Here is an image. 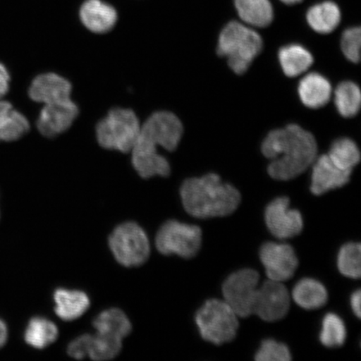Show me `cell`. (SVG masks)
<instances>
[{
  "instance_id": "9a60e30c",
  "label": "cell",
  "mask_w": 361,
  "mask_h": 361,
  "mask_svg": "<svg viewBox=\"0 0 361 361\" xmlns=\"http://www.w3.org/2000/svg\"><path fill=\"white\" fill-rule=\"evenodd\" d=\"M29 94L33 101L43 104L69 100L71 99V85L57 74H42L33 80Z\"/></svg>"
},
{
  "instance_id": "9c48e42d",
  "label": "cell",
  "mask_w": 361,
  "mask_h": 361,
  "mask_svg": "<svg viewBox=\"0 0 361 361\" xmlns=\"http://www.w3.org/2000/svg\"><path fill=\"white\" fill-rule=\"evenodd\" d=\"M259 274L245 269L238 271L226 279L223 286L224 301L241 318L252 314Z\"/></svg>"
},
{
  "instance_id": "484cf974",
  "label": "cell",
  "mask_w": 361,
  "mask_h": 361,
  "mask_svg": "<svg viewBox=\"0 0 361 361\" xmlns=\"http://www.w3.org/2000/svg\"><path fill=\"white\" fill-rule=\"evenodd\" d=\"M123 348V340L118 337L97 332L90 334L87 356L96 361L114 359Z\"/></svg>"
},
{
  "instance_id": "ba28073f",
  "label": "cell",
  "mask_w": 361,
  "mask_h": 361,
  "mask_svg": "<svg viewBox=\"0 0 361 361\" xmlns=\"http://www.w3.org/2000/svg\"><path fill=\"white\" fill-rule=\"evenodd\" d=\"M202 245V231L197 226L170 220L161 226L156 238L157 250L161 255H176L190 259L197 254Z\"/></svg>"
},
{
  "instance_id": "cb8c5ba5",
  "label": "cell",
  "mask_w": 361,
  "mask_h": 361,
  "mask_svg": "<svg viewBox=\"0 0 361 361\" xmlns=\"http://www.w3.org/2000/svg\"><path fill=\"white\" fill-rule=\"evenodd\" d=\"M341 13L340 8L333 2L316 4L307 13V20L316 32L329 34L340 24Z\"/></svg>"
},
{
  "instance_id": "30bf717a",
  "label": "cell",
  "mask_w": 361,
  "mask_h": 361,
  "mask_svg": "<svg viewBox=\"0 0 361 361\" xmlns=\"http://www.w3.org/2000/svg\"><path fill=\"white\" fill-rule=\"evenodd\" d=\"M290 306V295L282 282L266 281L257 290L252 314L264 322H274L286 316Z\"/></svg>"
},
{
  "instance_id": "1f68e13d",
  "label": "cell",
  "mask_w": 361,
  "mask_h": 361,
  "mask_svg": "<svg viewBox=\"0 0 361 361\" xmlns=\"http://www.w3.org/2000/svg\"><path fill=\"white\" fill-rule=\"evenodd\" d=\"M361 30L360 27L346 30L342 35L341 49L349 61L358 63L360 59Z\"/></svg>"
},
{
  "instance_id": "83f0119b",
  "label": "cell",
  "mask_w": 361,
  "mask_h": 361,
  "mask_svg": "<svg viewBox=\"0 0 361 361\" xmlns=\"http://www.w3.org/2000/svg\"><path fill=\"white\" fill-rule=\"evenodd\" d=\"M338 168L352 171L360 161V152L355 142L349 138L337 140L327 154Z\"/></svg>"
},
{
  "instance_id": "8d00e7d4",
  "label": "cell",
  "mask_w": 361,
  "mask_h": 361,
  "mask_svg": "<svg viewBox=\"0 0 361 361\" xmlns=\"http://www.w3.org/2000/svg\"><path fill=\"white\" fill-rule=\"evenodd\" d=\"M281 1L286 4H295L303 1V0H281Z\"/></svg>"
},
{
  "instance_id": "d4e9b609",
  "label": "cell",
  "mask_w": 361,
  "mask_h": 361,
  "mask_svg": "<svg viewBox=\"0 0 361 361\" xmlns=\"http://www.w3.org/2000/svg\"><path fill=\"white\" fill-rule=\"evenodd\" d=\"M59 336L58 328L51 320L35 317L30 320L25 333V341L35 349H44L53 344Z\"/></svg>"
},
{
  "instance_id": "4316f807",
  "label": "cell",
  "mask_w": 361,
  "mask_h": 361,
  "mask_svg": "<svg viewBox=\"0 0 361 361\" xmlns=\"http://www.w3.org/2000/svg\"><path fill=\"white\" fill-rule=\"evenodd\" d=\"M337 110L342 116L350 118L358 114L361 105V93L357 85L344 81L338 85L335 92Z\"/></svg>"
},
{
  "instance_id": "4fadbf2b",
  "label": "cell",
  "mask_w": 361,
  "mask_h": 361,
  "mask_svg": "<svg viewBox=\"0 0 361 361\" xmlns=\"http://www.w3.org/2000/svg\"><path fill=\"white\" fill-rule=\"evenodd\" d=\"M78 114V107L71 99L44 104L37 121L38 130L44 137H56L69 129Z\"/></svg>"
},
{
  "instance_id": "f546056e",
  "label": "cell",
  "mask_w": 361,
  "mask_h": 361,
  "mask_svg": "<svg viewBox=\"0 0 361 361\" xmlns=\"http://www.w3.org/2000/svg\"><path fill=\"white\" fill-rule=\"evenodd\" d=\"M346 338V329L343 320L336 314H327L322 322L320 341L329 348L341 346Z\"/></svg>"
},
{
  "instance_id": "d6986e66",
  "label": "cell",
  "mask_w": 361,
  "mask_h": 361,
  "mask_svg": "<svg viewBox=\"0 0 361 361\" xmlns=\"http://www.w3.org/2000/svg\"><path fill=\"white\" fill-rule=\"evenodd\" d=\"M29 130L26 117L13 109L10 102L0 101V142L16 141Z\"/></svg>"
},
{
  "instance_id": "277c9868",
  "label": "cell",
  "mask_w": 361,
  "mask_h": 361,
  "mask_svg": "<svg viewBox=\"0 0 361 361\" xmlns=\"http://www.w3.org/2000/svg\"><path fill=\"white\" fill-rule=\"evenodd\" d=\"M263 48V40L254 30L236 21L224 27L219 39V56L228 59V64L238 75L245 74Z\"/></svg>"
},
{
  "instance_id": "3957f363",
  "label": "cell",
  "mask_w": 361,
  "mask_h": 361,
  "mask_svg": "<svg viewBox=\"0 0 361 361\" xmlns=\"http://www.w3.org/2000/svg\"><path fill=\"white\" fill-rule=\"evenodd\" d=\"M185 210L197 219L228 216L238 209L240 193L224 183L219 176L210 173L185 180L180 188Z\"/></svg>"
},
{
  "instance_id": "7a4b0ae2",
  "label": "cell",
  "mask_w": 361,
  "mask_h": 361,
  "mask_svg": "<svg viewBox=\"0 0 361 361\" xmlns=\"http://www.w3.org/2000/svg\"><path fill=\"white\" fill-rule=\"evenodd\" d=\"M262 152L272 161L268 168L270 177L288 180L313 165L318 147L312 134L291 124L269 133L262 144Z\"/></svg>"
},
{
  "instance_id": "52a82bcc",
  "label": "cell",
  "mask_w": 361,
  "mask_h": 361,
  "mask_svg": "<svg viewBox=\"0 0 361 361\" xmlns=\"http://www.w3.org/2000/svg\"><path fill=\"white\" fill-rule=\"evenodd\" d=\"M115 259L125 267H138L150 256V243L142 228L134 222L121 224L109 238Z\"/></svg>"
},
{
  "instance_id": "7402d4cb",
  "label": "cell",
  "mask_w": 361,
  "mask_h": 361,
  "mask_svg": "<svg viewBox=\"0 0 361 361\" xmlns=\"http://www.w3.org/2000/svg\"><path fill=\"white\" fill-rule=\"evenodd\" d=\"M240 19L254 27L268 26L273 21L274 11L269 0H235Z\"/></svg>"
},
{
  "instance_id": "d6a6232c",
  "label": "cell",
  "mask_w": 361,
  "mask_h": 361,
  "mask_svg": "<svg viewBox=\"0 0 361 361\" xmlns=\"http://www.w3.org/2000/svg\"><path fill=\"white\" fill-rule=\"evenodd\" d=\"M90 334L80 336L68 345L67 353L75 360L87 357V349Z\"/></svg>"
},
{
  "instance_id": "8992f818",
  "label": "cell",
  "mask_w": 361,
  "mask_h": 361,
  "mask_svg": "<svg viewBox=\"0 0 361 361\" xmlns=\"http://www.w3.org/2000/svg\"><path fill=\"white\" fill-rule=\"evenodd\" d=\"M238 317L225 301L211 300L197 311L196 324L205 341L219 345L236 337Z\"/></svg>"
},
{
  "instance_id": "ac0fdd59",
  "label": "cell",
  "mask_w": 361,
  "mask_h": 361,
  "mask_svg": "<svg viewBox=\"0 0 361 361\" xmlns=\"http://www.w3.org/2000/svg\"><path fill=\"white\" fill-rule=\"evenodd\" d=\"M56 302L55 311L59 318L65 322H72L82 316L90 307L87 293L79 290L59 288L54 293Z\"/></svg>"
},
{
  "instance_id": "d590c367",
  "label": "cell",
  "mask_w": 361,
  "mask_h": 361,
  "mask_svg": "<svg viewBox=\"0 0 361 361\" xmlns=\"http://www.w3.org/2000/svg\"><path fill=\"white\" fill-rule=\"evenodd\" d=\"M8 340V329L6 324L0 320V348L6 344Z\"/></svg>"
},
{
  "instance_id": "e575fe53",
  "label": "cell",
  "mask_w": 361,
  "mask_h": 361,
  "mask_svg": "<svg viewBox=\"0 0 361 361\" xmlns=\"http://www.w3.org/2000/svg\"><path fill=\"white\" fill-rule=\"evenodd\" d=\"M360 302H361V292L360 290H357L353 293L351 296L350 299V305L351 308L353 310L354 313L357 317L360 318L361 314V309H360Z\"/></svg>"
},
{
  "instance_id": "ffe728a7",
  "label": "cell",
  "mask_w": 361,
  "mask_h": 361,
  "mask_svg": "<svg viewBox=\"0 0 361 361\" xmlns=\"http://www.w3.org/2000/svg\"><path fill=\"white\" fill-rule=\"evenodd\" d=\"M292 298L301 308L316 310L326 304L328 293L322 283L314 279H304L293 287Z\"/></svg>"
},
{
  "instance_id": "44dd1931",
  "label": "cell",
  "mask_w": 361,
  "mask_h": 361,
  "mask_svg": "<svg viewBox=\"0 0 361 361\" xmlns=\"http://www.w3.org/2000/svg\"><path fill=\"white\" fill-rule=\"evenodd\" d=\"M279 60L283 73L288 78H296L305 73L314 63L312 55L299 44H290L281 49Z\"/></svg>"
},
{
  "instance_id": "8fae6325",
  "label": "cell",
  "mask_w": 361,
  "mask_h": 361,
  "mask_svg": "<svg viewBox=\"0 0 361 361\" xmlns=\"http://www.w3.org/2000/svg\"><path fill=\"white\" fill-rule=\"evenodd\" d=\"M260 259L269 279L278 282L291 279L299 265L293 247L286 243H266L261 247Z\"/></svg>"
},
{
  "instance_id": "6da1fadb",
  "label": "cell",
  "mask_w": 361,
  "mask_h": 361,
  "mask_svg": "<svg viewBox=\"0 0 361 361\" xmlns=\"http://www.w3.org/2000/svg\"><path fill=\"white\" fill-rule=\"evenodd\" d=\"M183 124L178 117L169 111L152 114L141 126L132 149L134 169L143 178L159 176L168 177L171 168L168 159L157 151V147L173 152L183 137Z\"/></svg>"
},
{
  "instance_id": "5b68a950",
  "label": "cell",
  "mask_w": 361,
  "mask_h": 361,
  "mask_svg": "<svg viewBox=\"0 0 361 361\" xmlns=\"http://www.w3.org/2000/svg\"><path fill=\"white\" fill-rule=\"evenodd\" d=\"M141 125L134 111L115 108L97 126V141L109 150L130 152L138 137Z\"/></svg>"
},
{
  "instance_id": "603a6c76",
  "label": "cell",
  "mask_w": 361,
  "mask_h": 361,
  "mask_svg": "<svg viewBox=\"0 0 361 361\" xmlns=\"http://www.w3.org/2000/svg\"><path fill=\"white\" fill-rule=\"evenodd\" d=\"M97 332L107 334L123 340L133 331L132 323L123 310L112 308L103 311L93 320Z\"/></svg>"
},
{
  "instance_id": "836d02e7",
  "label": "cell",
  "mask_w": 361,
  "mask_h": 361,
  "mask_svg": "<svg viewBox=\"0 0 361 361\" xmlns=\"http://www.w3.org/2000/svg\"><path fill=\"white\" fill-rule=\"evenodd\" d=\"M10 74L6 68L0 64V98L6 96L10 87Z\"/></svg>"
},
{
  "instance_id": "2e32d148",
  "label": "cell",
  "mask_w": 361,
  "mask_h": 361,
  "mask_svg": "<svg viewBox=\"0 0 361 361\" xmlns=\"http://www.w3.org/2000/svg\"><path fill=\"white\" fill-rule=\"evenodd\" d=\"M80 17L92 32L103 34L114 27L117 13L114 8L102 0H87L80 8Z\"/></svg>"
},
{
  "instance_id": "7c38bea8",
  "label": "cell",
  "mask_w": 361,
  "mask_h": 361,
  "mask_svg": "<svg viewBox=\"0 0 361 361\" xmlns=\"http://www.w3.org/2000/svg\"><path fill=\"white\" fill-rule=\"evenodd\" d=\"M266 224L271 233L279 239L298 235L304 227L299 211L290 209L288 197H279L270 202L265 211Z\"/></svg>"
},
{
  "instance_id": "e0dca14e",
  "label": "cell",
  "mask_w": 361,
  "mask_h": 361,
  "mask_svg": "<svg viewBox=\"0 0 361 361\" xmlns=\"http://www.w3.org/2000/svg\"><path fill=\"white\" fill-rule=\"evenodd\" d=\"M299 94L304 105L312 109L326 106L331 99L332 87L329 81L318 73H310L300 80Z\"/></svg>"
},
{
  "instance_id": "4dcf8cb0",
  "label": "cell",
  "mask_w": 361,
  "mask_h": 361,
  "mask_svg": "<svg viewBox=\"0 0 361 361\" xmlns=\"http://www.w3.org/2000/svg\"><path fill=\"white\" fill-rule=\"evenodd\" d=\"M291 359L288 347L274 340L262 342L260 349L255 356V360L258 361H290Z\"/></svg>"
},
{
  "instance_id": "5bb4252c",
  "label": "cell",
  "mask_w": 361,
  "mask_h": 361,
  "mask_svg": "<svg viewBox=\"0 0 361 361\" xmlns=\"http://www.w3.org/2000/svg\"><path fill=\"white\" fill-rule=\"evenodd\" d=\"M352 171L338 168L327 154L316 157L313 164L310 190L314 195H322L349 183Z\"/></svg>"
},
{
  "instance_id": "f1b7e54d",
  "label": "cell",
  "mask_w": 361,
  "mask_h": 361,
  "mask_svg": "<svg viewBox=\"0 0 361 361\" xmlns=\"http://www.w3.org/2000/svg\"><path fill=\"white\" fill-rule=\"evenodd\" d=\"M361 246L358 243H349L341 248L338 255V269L345 277H360Z\"/></svg>"
}]
</instances>
